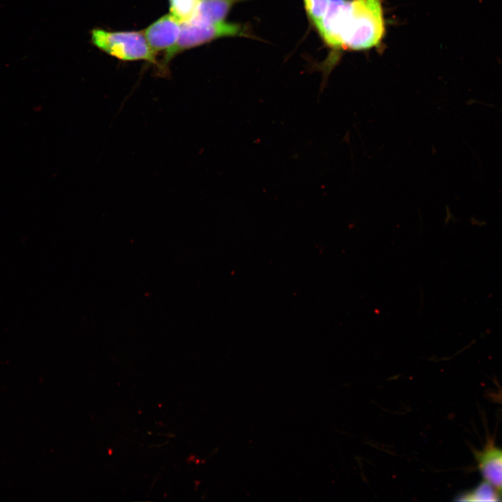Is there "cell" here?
I'll return each mask as SVG.
<instances>
[{
    "label": "cell",
    "instance_id": "obj_1",
    "mask_svg": "<svg viewBox=\"0 0 502 502\" xmlns=\"http://www.w3.org/2000/svg\"><path fill=\"white\" fill-rule=\"evenodd\" d=\"M385 31L381 0H351L346 10L341 47L366 50L377 45Z\"/></svg>",
    "mask_w": 502,
    "mask_h": 502
},
{
    "label": "cell",
    "instance_id": "obj_8",
    "mask_svg": "<svg viewBox=\"0 0 502 502\" xmlns=\"http://www.w3.org/2000/svg\"><path fill=\"white\" fill-rule=\"evenodd\" d=\"M459 501H498L501 499L488 482H483L471 492L464 493L456 499Z\"/></svg>",
    "mask_w": 502,
    "mask_h": 502
},
{
    "label": "cell",
    "instance_id": "obj_3",
    "mask_svg": "<svg viewBox=\"0 0 502 502\" xmlns=\"http://www.w3.org/2000/svg\"><path fill=\"white\" fill-rule=\"evenodd\" d=\"M231 36H248V29L238 23L220 22L213 24L181 22V31L175 45L164 54L160 69L167 72L168 63L178 54L208 43L213 40Z\"/></svg>",
    "mask_w": 502,
    "mask_h": 502
},
{
    "label": "cell",
    "instance_id": "obj_11",
    "mask_svg": "<svg viewBox=\"0 0 502 502\" xmlns=\"http://www.w3.org/2000/svg\"><path fill=\"white\" fill-rule=\"evenodd\" d=\"M490 397L494 401L502 404V390L501 389H499L497 392L491 393Z\"/></svg>",
    "mask_w": 502,
    "mask_h": 502
},
{
    "label": "cell",
    "instance_id": "obj_6",
    "mask_svg": "<svg viewBox=\"0 0 502 502\" xmlns=\"http://www.w3.org/2000/svg\"><path fill=\"white\" fill-rule=\"evenodd\" d=\"M477 459L486 480L502 490V450L490 444L478 452Z\"/></svg>",
    "mask_w": 502,
    "mask_h": 502
},
{
    "label": "cell",
    "instance_id": "obj_10",
    "mask_svg": "<svg viewBox=\"0 0 502 502\" xmlns=\"http://www.w3.org/2000/svg\"><path fill=\"white\" fill-rule=\"evenodd\" d=\"M330 0H304L308 17L317 26L327 10Z\"/></svg>",
    "mask_w": 502,
    "mask_h": 502
},
{
    "label": "cell",
    "instance_id": "obj_7",
    "mask_svg": "<svg viewBox=\"0 0 502 502\" xmlns=\"http://www.w3.org/2000/svg\"><path fill=\"white\" fill-rule=\"evenodd\" d=\"M243 1L245 0H201L188 21L202 24L223 22L232 7Z\"/></svg>",
    "mask_w": 502,
    "mask_h": 502
},
{
    "label": "cell",
    "instance_id": "obj_4",
    "mask_svg": "<svg viewBox=\"0 0 502 502\" xmlns=\"http://www.w3.org/2000/svg\"><path fill=\"white\" fill-rule=\"evenodd\" d=\"M181 22L171 13L166 14L151 24L143 31L147 43L156 54L166 52L176 43Z\"/></svg>",
    "mask_w": 502,
    "mask_h": 502
},
{
    "label": "cell",
    "instance_id": "obj_2",
    "mask_svg": "<svg viewBox=\"0 0 502 502\" xmlns=\"http://www.w3.org/2000/svg\"><path fill=\"white\" fill-rule=\"evenodd\" d=\"M91 40L106 54L122 61L144 60L159 66L156 54L149 45L143 31H112L93 29Z\"/></svg>",
    "mask_w": 502,
    "mask_h": 502
},
{
    "label": "cell",
    "instance_id": "obj_5",
    "mask_svg": "<svg viewBox=\"0 0 502 502\" xmlns=\"http://www.w3.org/2000/svg\"><path fill=\"white\" fill-rule=\"evenodd\" d=\"M349 0H330L326 12L316 26L324 42L333 48L341 47V35Z\"/></svg>",
    "mask_w": 502,
    "mask_h": 502
},
{
    "label": "cell",
    "instance_id": "obj_9",
    "mask_svg": "<svg viewBox=\"0 0 502 502\" xmlns=\"http://www.w3.org/2000/svg\"><path fill=\"white\" fill-rule=\"evenodd\" d=\"M201 0H168L170 13L181 22L189 20Z\"/></svg>",
    "mask_w": 502,
    "mask_h": 502
}]
</instances>
